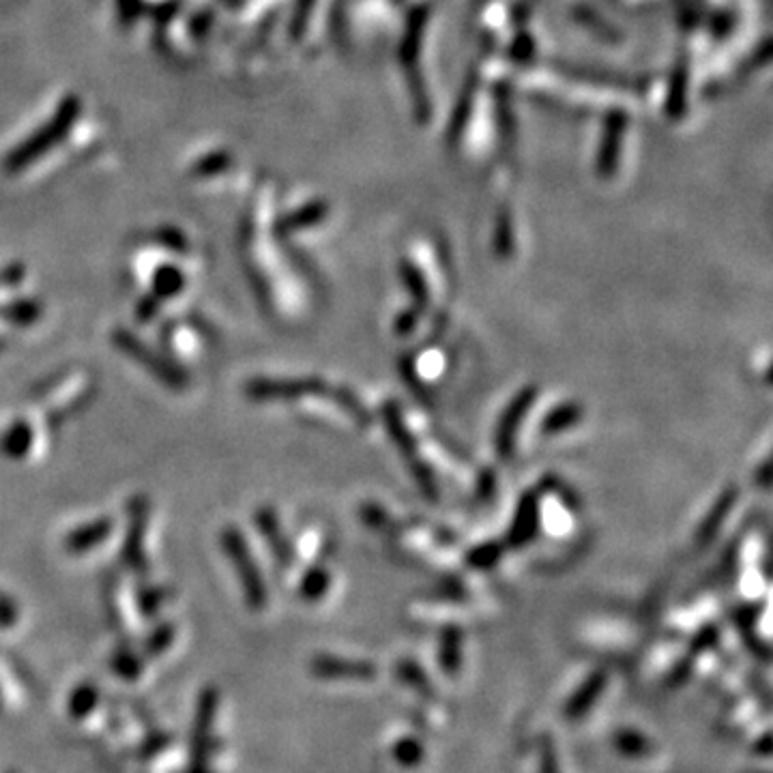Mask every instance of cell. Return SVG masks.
Masks as SVG:
<instances>
[{"label": "cell", "mask_w": 773, "mask_h": 773, "mask_svg": "<svg viewBox=\"0 0 773 773\" xmlns=\"http://www.w3.org/2000/svg\"><path fill=\"white\" fill-rule=\"evenodd\" d=\"M735 497H737V492L735 490H728L718 499V503L713 505L711 514L707 516V520L703 522V527H700V531H698V544H709L711 539L718 535V531H720V527L724 524L728 512H731V507L735 503Z\"/></svg>", "instance_id": "13"}, {"label": "cell", "mask_w": 773, "mask_h": 773, "mask_svg": "<svg viewBox=\"0 0 773 773\" xmlns=\"http://www.w3.org/2000/svg\"><path fill=\"white\" fill-rule=\"evenodd\" d=\"M35 443V430L24 419L13 421V424L7 428V432L0 439V451L11 460H20L24 458L28 451L33 449Z\"/></svg>", "instance_id": "11"}, {"label": "cell", "mask_w": 773, "mask_h": 773, "mask_svg": "<svg viewBox=\"0 0 773 773\" xmlns=\"http://www.w3.org/2000/svg\"><path fill=\"white\" fill-rule=\"evenodd\" d=\"M582 419V411L578 404H572V402H565L561 406L554 408V411H550L546 415V419L542 421V432L546 436H554L559 432H565L570 430L572 426H576L578 421Z\"/></svg>", "instance_id": "14"}, {"label": "cell", "mask_w": 773, "mask_h": 773, "mask_svg": "<svg viewBox=\"0 0 773 773\" xmlns=\"http://www.w3.org/2000/svg\"><path fill=\"white\" fill-rule=\"evenodd\" d=\"M172 640H174V625L170 623L159 625L147 640L149 655H162L172 645Z\"/></svg>", "instance_id": "22"}, {"label": "cell", "mask_w": 773, "mask_h": 773, "mask_svg": "<svg viewBox=\"0 0 773 773\" xmlns=\"http://www.w3.org/2000/svg\"><path fill=\"white\" fill-rule=\"evenodd\" d=\"M393 758H396L402 767H417L424 761V746L413 737H404L393 746Z\"/></svg>", "instance_id": "20"}, {"label": "cell", "mask_w": 773, "mask_h": 773, "mask_svg": "<svg viewBox=\"0 0 773 773\" xmlns=\"http://www.w3.org/2000/svg\"><path fill=\"white\" fill-rule=\"evenodd\" d=\"M608 683V675L604 673V670H597V673H593L585 683L580 685V688L574 692V696L567 700L565 705V716L570 720H578L582 716H587V713L591 711V707L595 705V700L602 696L604 688Z\"/></svg>", "instance_id": "10"}, {"label": "cell", "mask_w": 773, "mask_h": 773, "mask_svg": "<svg viewBox=\"0 0 773 773\" xmlns=\"http://www.w3.org/2000/svg\"><path fill=\"white\" fill-rule=\"evenodd\" d=\"M400 675H402L408 683H413L415 688H428V681H426L424 673H421V668H419L417 664H404L402 670H400Z\"/></svg>", "instance_id": "29"}, {"label": "cell", "mask_w": 773, "mask_h": 773, "mask_svg": "<svg viewBox=\"0 0 773 773\" xmlns=\"http://www.w3.org/2000/svg\"><path fill=\"white\" fill-rule=\"evenodd\" d=\"M460 645H462V634L458 627H447L441 636V653L439 660L441 666L447 675H456L460 668Z\"/></svg>", "instance_id": "15"}, {"label": "cell", "mask_w": 773, "mask_h": 773, "mask_svg": "<svg viewBox=\"0 0 773 773\" xmlns=\"http://www.w3.org/2000/svg\"><path fill=\"white\" fill-rule=\"evenodd\" d=\"M220 542L228 561L232 563V567H235V574L241 582L247 606L252 610H262L267 606L269 593H267L265 578H262L258 570V563L254 559L250 546H247L243 533L237 527H226L222 529Z\"/></svg>", "instance_id": "1"}, {"label": "cell", "mask_w": 773, "mask_h": 773, "mask_svg": "<svg viewBox=\"0 0 773 773\" xmlns=\"http://www.w3.org/2000/svg\"><path fill=\"white\" fill-rule=\"evenodd\" d=\"M179 288H181L179 271L164 269L157 277V293H155V297H172V295L179 293Z\"/></svg>", "instance_id": "24"}, {"label": "cell", "mask_w": 773, "mask_h": 773, "mask_svg": "<svg viewBox=\"0 0 773 773\" xmlns=\"http://www.w3.org/2000/svg\"><path fill=\"white\" fill-rule=\"evenodd\" d=\"M312 673L320 679H374L376 668L370 662L342 660L331 655H318L312 660Z\"/></svg>", "instance_id": "6"}, {"label": "cell", "mask_w": 773, "mask_h": 773, "mask_svg": "<svg viewBox=\"0 0 773 773\" xmlns=\"http://www.w3.org/2000/svg\"><path fill=\"white\" fill-rule=\"evenodd\" d=\"M114 346L125 353L129 359H134L138 366H142L151 376H155L159 383L166 385L168 389H185L187 387V374L168 359H164L159 353L140 340L138 335L131 333L129 329L119 327L112 333Z\"/></svg>", "instance_id": "2"}, {"label": "cell", "mask_w": 773, "mask_h": 773, "mask_svg": "<svg viewBox=\"0 0 773 773\" xmlns=\"http://www.w3.org/2000/svg\"><path fill=\"white\" fill-rule=\"evenodd\" d=\"M329 582H331V576L327 570H323V567H314V570L305 572V576L301 578V597L308 602H318L320 597H323L327 591H329Z\"/></svg>", "instance_id": "17"}, {"label": "cell", "mask_w": 773, "mask_h": 773, "mask_svg": "<svg viewBox=\"0 0 773 773\" xmlns=\"http://www.w3.org/2000/svg\"><path fill=\"white\" fill-rule=\"evenodd\" d=\"M501 557H503V546L497 542H490L484 546H477L469 554V563L475 567V570H490V567Z\"/></svg>", "instance_id": "21"}, {"label": "cell", "mask_w": 773, "mask_h": 773, "mask_svg": "<svg viewBox=\"0 0 773 773\" xmlns=\"http://www.w3.org/2000/svg\"><path fill=\"white\" fill-rule=\"evenodd\" d=\"M539 773H559V763H557V754H554L552 741H544L542 746V767H539Z\"/></svg>", "instance_id": "28"}, {"label": "cell", "mask_w": 773, "mask_h": 773, "mask_svg": "<svg viewBox=\"0 0 773 773\" xmlns=\"http://www.w3.org/2000/svg\"><path fill=\"white\" fill-rule=\"evenodd\" d=\"M404 280H406L408 288H411L413 293H415L417 301H419L421 305H424V303L428 301V290H426V284H424V280H421V277H419V273H417L415 269H408V271H406V275H404Z\"/></svg>", "instance_id": "26"}, {"label": "cell", "mask_w": 773, "mask_h": 773, "mask_svg": "<svg viewBox=\"0 0 773 773\" xmlns=\"http://www.w3.org/2000/svg\"><path fill=\"white\" fill-rule=\"evenodd\" d=\"M615 748L627 758H643L651 754V741L638 731H621L615 735Z\"/></svg>", "instance_id": "16"}, {"label": "cell", "mask_w": 773, "mask_h": 773, "mask_svg": "<svg viewBox=\"0 0 773 773\" xmlns=\"http://www.w3.org/2000/svg\"><path fill=\"white\" fill-rule=\"evenodd\" d=\"M151 503L147 497H134L129 503V527L123 544V565L140 578H147L149 561L144 552V533H147Z\"/></svg>", "instance_id": "3"}, {"label": "cell", "mask_w": 773, "mask_h": 773, "mask_svg": "<svg viewBox=\"0 0 773 773\" xmlns=\"http://www.w3.org/2000/svg\"><path fill=\"white\" fill-rule=\"evenodd\" d=\"M535 396H537V389L535 387H527L522 389L518 396L512 400V404L507 406V411L503 413L501 421H499V428H497V454L501 458H509L514 454V443H516V436H518V428L522 424L524 415H527V411L531 408V404L535 402Z\"/></svg>", "instance_id": "5"}, {"label": "cell", "mask_w": 773, "mask_h": 773, "mask_svg": "<svg viewBox=\"0 0 773 773\" xmlns=\"http://www.w3.org/2000/svg\"><path fill=\"white\" fill-rule=\"evenodd\" d=\"M112 664H114L116 673H119V675L125 677V679H134V677H138V675H140V670H142V662H140L138 655L129 653V651L116 653Z\"/></svg>", "instance_id": "23"}, {"label": "cell", "mask_w": 773, "mask_h": 773, "mask_svg": "<svg viewBox=\"0 0 773 773\" xmlns=\"http://www.w3.org/2000/svg\"><path fill=\"white\" fill-rule=\"evenodd\" d=\"M172 591L166 587H142L138 593V606L144 617H153L168 600Z\"/></svg>", "instance_id": "18"}, {"label": "cell", "mask_w": 773, "mask_h": 773, "mask_svg": "<svg viewBox=\"0 0 773 773\" xmlns=\"http://www.w3.org/2000/svg\"><path fill=\"white\" fill-rule=\"evenodd\" d=\"M254 522H256V527L260 529L262 537H265V542L269 544L273 557L280 561V565L288 567L290 563H293L295 561L293 548H290L288 539L282 531V524H280V520H277V514L273 512V509L260 507L254 516Z\"/></svg>", "instance_id": "7"}, {"label": "cell", "mask_w": 773, "mask_h": 773, "mask_svg": "<svg viewBox=\"0 0 773 773\" xmlns=\"http://www.w3.org/2000/svg\"><path fill=\"white\" fill-rule=\"evenodd\" d=\"M18 621V608L11 604V600L0 595V625H13Z\"/></svg>", "instance_id": "31"}, {"label": "cell", "mask_w": 773, "mask_h": 773, "mask_svg": "<svg viewBox=\"0 0 773 773\" xmlns=\"http://www.w3.org/2000/svg\"><path fill=\"white\" fill-rule=\"evenodd\" d=\"M112 529H114L112 518H97L89 524H82V527H78L76 531H71L65 537L63 546L69 554H86L93 548H97L99 544H104L110 537Z\"/></svg>", "instance_id": "8"}, {"label": "cell", "mask_w": 773, "mask_h": 773, "mask_svg": "<svg viewBox=\"0 0 773 773\" xmlns=\"http://www.w3.org/2000/svg\"><path fill=\"white\" fill-rule=\"evenodd\" d=\"M3 316L9 320L11 325L16 327H28L39 320L41 316V305L35 301H20L13 303L11 308L3 310Z\"/></svg>", "instance_id": "19"}, {"label": "cell", "mask_w": 773, "mask_h": 773, "mask_svg": "<svg viewBox=\"0 0 773 773\" xmlns=\"http://www.w3.org/2000/svg\"><path fill=\"white\" fill-rule=\"evenodd\" d=\"M537 527H539V501H537V494L527 492L520 499V505L516 509L512 531H509V544L514 548L527 546L535 537Z\"/></svg>", "instance_id": "9"}, {"label": "cell", "mask_w": 773, "mask_h": 773, "mask_svg": "<svg viewBox=\"0 0 773 773\" xmlns=\"http://www.w3.org/2000/svg\"><path fill=\"white\" fill-rule=\"evenodd\" d=\"M716 640H718V630L713 625H709V627H705L703 632L698 634V638L694 640L692 647H694V651H703V649H707L711 645H716Z\"/></svg>", "instance_id": "30"}, {"label": "cell", "mask_w": 773, "mask_h": 773, "mask_svg": "<svg viewBox=\"0 0 773 773\" xmlns=\"http://www.w3.org/2000/svg\"><path fill=\"white\" fill-rule=\"evenodd\" d=\"M157 312H159V297L151 295V297H147V299H144V301L138 305L136 318L140 320V323H149V320L155 318Z\"/></svg>", "instance_id": "27"}, {"label": "cell", "mask_w": 773, "mask_h": 773, "mask_svg": "<svg viewBox=\"0 0 773 773\" xmlns=\"http://www.w3.org/2000/svg\"><path fill=\"white\" fill-rule=\"evenodd\" d=\"M329 387L320 378H295V381H269V378H254L245 385V393L256 402H282L303 396H320Z\"/></svg>", "instance_id": "4"}, {"label": "cell", "mask_w": 773, "mask_h": 773, "mask_svg": "<svg viewBox=\"0 0 773 773\" xmlns=\"http://www.w3.org/2000/svg\"><path fill=\"white\" fill-rule=\"evenodd\" d=\"M97 700V692L93 685H82L76 694L71 696V709H74L76 716H82V713H89Z\"/></svg>", "instance_id": "25"}, {"label": "cell", "mask_w": 773, "mask_h": 773, "mask_svg": "<svg viewBox=\"0 0 773 773\" xmlns=\"http://www.w3.org/2000/svg\"><path fill=\"white\" fill-rule=\"evenodd\" d=\"M93 398H95V387H93V385H84L82 389H78V391L71 393L69 398L58 400L56 406H54L52 411L46 415L48 426H50V428L63 426L67 419H71L74 415H78V413L82 411V408L89 406V404L93 402Z\"/></svg>", "instance_id": "12"}]
</instances>
